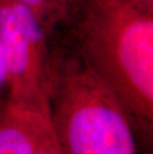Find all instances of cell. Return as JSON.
Listing matches in <instances>:
<instances>
[{"label": "cell", "instance_id": "3957f363", "mask_svg": "<svg viewBox=\"0 0 153 154\" xmlns=\"http://www.w3.org/2000/svg\"><path fill=\"white\" fill-rule=\"evenodd\" d=\"M0 42L9 94L49 113L46 77L51 40L28 6L17 0H0Z\"/></svg>", "mask_w": 153, "mask_h": 154}, {"label": "cell", "instance_id": "ba28073f", "mask_svg": "<svg viewBox=\"0 0 153 154\" xmlns=\"http://www.w3.org/2000/svg\"><path fill=\"white\" fill-rule=\"evenodd\" d=\"M131 1L137 3L139 5L145 6V7L153 8V0H131Z\"/></svg>", "mask_w": 153, "mask_h": 154}, {"label": "cell", "instance_id": "277c9868", "mask_svg": "<svg viewBox=\"0 0 153 154\" xmlns=\"http://www.w3.org/2000/svg\"><path fill=\"white\" fill-rule=\"evenodd\" d=\"M42 114L48 113L25 106L9 93L0 97V154H33Z\"/></svg>", "mask_w": 153, "mask_h": 154}, {"label": "cell", "instance_id": "6da1fadb", "mask_svg": "<svg viewBox=\"0 0 153 154\" xmlns=\"http://www.w3.org/2000/svg\"><path fill=\"white\" fill-rule=\"evenodd\" d=\"M68 39L112 91L142 153L153 149V8L131 0H72Z\"/></svg>", "mask_w": 153, "mask_h": 154}, {"label": "cell", "instance_id": "5b68a950", "mask_svg": "<svg viewBox=\"0 0 153 154\" xmlns=\"http://www.w3.org/2000/svg\"><path fill=\"white\" fill-rule=\"evenodd\" d=\"M31 9L46 31L53 38L66 25L72 0H17Z\"/></svg>", "mask_w": 153, "mask_h": 154}, {"label": "cell", "instance_id": "52a82bcc", "mask_svg": "<svg viewBox=\"0 0 153 154\" xmlns=\"http://www.w3.org/2000/svg\"><path fill=\"white\" fill-rule=\"evenodd\" d=\"M9 91V84H8V73L7 68H6L4 53L1 42H0V97L8 93Z\"/></svg>", "mask_w": 153, "mask_h": 154}, {"label": "cell", "instance_id": "9c48e42d", "mask_svg": "<svg viewBox=\"0 0 153 154\" xmlns=\"http://www.w3.org/2000/svg\"><path fill=\"white\" fill-rule=\"evenodd\" d=\"M142 154H152V153H142Z\"/></svg>", "mask_w": 153, "mask_h": 154}, {"label": "cell", "instance_id": "8992f818", "mask_svg": "<svg viewBox=\"0 0 153 154\" xmlns=\"http://www.w3.org/2000/svg\"><path fill=\"white\" fill-rule=\"evenodd\" d=\"M33 154H60L49 114H42L38 121Z\"/></svg>", "mask_w": 153, "mask_h": 154}, {"label": "cell", "instance_id": "7a4b0ae2", "mask_svg": "<svg viewBox=\"0 0 153 154\" xmlns=\"http://www.w3.org/2000/svg\"><path fill=\"white\" fill-rule=\"evenodd\" d=\"M46 94L60 154H142L118 100L69 41L51 39Z\"/></svg>", "mask_w": 153, "mask_h": 154}]
</instances>
